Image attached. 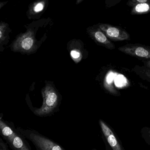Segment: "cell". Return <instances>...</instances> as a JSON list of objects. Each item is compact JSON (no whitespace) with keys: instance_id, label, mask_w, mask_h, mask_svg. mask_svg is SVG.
Returning <instances> with one entry per match:
<instances>
[{"instance_id":"1","label":"cell","mask_w":150,"mask_h":150,"mask_svg":"<svg viewBox=\"0 0 150 150\" xmlns=\"http://www.w3.org/2000/svg\"><path fill=\"white\" fill-rule=\"evenodd\" d=\"M18 133L30 141L37 150H66L61 145L35 130L16 128Z\"/></svg>"},{"instance_id":"2","label":"cell","mask_w":150,"mask_h":150,"mask_svg":"<svg viewBox=\"0 0 150 150\" xmlns=\"http://www.w3.org/2000/svg\"><path fill=\"white\" fill-rule=\"evenodd\" d=\"M36 48L35 32L32 27H27L26 32L18 35L11 43V50L16 52L30 53Z\"/></svg>"},{"instance_id":"3","label":"cell","mask_w":150,"mask_h":150,"mask_svg":"<svg viewBox=\"0 0 150 150\" xmlns=\"http://www.w3.org/2000/svg\"><path fill=\"white\" fill-rule=\"evenodd\" d=\"M43 103L41 107L34 111V113L39 116L50 114L53 112L58 104V95L51 85L47 84L42 90Z\"/></svg>"},{"instance_id":"4","label":"cell","mask_w":150,"mask_h":150,"mask_svg":"<svg viewBox=\"0 0 150 150\" xmlns=\"http://www.w3.org/2000/svg\"><path fill=\"white\" fill-rule=\"evenodd\" d=\"M99 124L105 140L112 150H125L117 134L114 130L102 120Z\"/></svg>"},{"instance_id":"5","label":"cell","mask_w":150,"mask_h":150,"mask_svg":"<svg viewBox=\"0 0 150 150\" xmlns=\"http://www.w3.org/2000/svg\"><path fill=\"white\" fill-rule=\"evenodd\" d=\"M108 38L114 41H122L130 39V36L126 31L120 27L109 24L100 23L97 24Z\"/></svg>"},{"instance_id":"6","label":"cell","mask_w":150,"mask_h":150,"mask_svg":"<svg viewBox=\"0 0 150 150\" xmlns=\"http://www.w3.org/2000/svg\"><path fill=\"white\" fill-rule=\"evenodd\" d=\"M121 52L139 59H150V47L141 44H128L119 48Z\"/></svg>"},{"instance_id":"7","label":"cell","mask_w":150,"mask_h":150,"mask_svg":"<svg viewBox=\"0 0 150 150\" xmlns=\"http://www.w3.org/2000/svg\"><path fill=\"white\" fill-rule=\"evenodd\" d=\"M49 0H36L30 4L27 11L30 19H39L48 8Z\"/></svg>"},{"instance_id":"8","label":"cell","mask_w":150,"mask_h":150,"mask_svg":"<svg viewBox=\"0 0 150 150\" xmlns=\"http://www.w3.org/2000/svg\"><path fill=\"white\" fill-rule=\"evenodd\" d=\"M87 32L90 37L97 43L102 44L109 49L115 48L114 45L108 39L104 32L99 28L97 24L87 28Z\"/></svg>"},{"instance_id":"9","label":"cell","mask_w":150,"mask_h":150,"mask_svg":"<svg viewBox=\"0 0 150 150\" xmlns=\"http://www.w3.org/2000/svg\"><path fill=\"white\" fill-rule=\"evenodd\" d=\"M16 131L14 137L8 143L9 148L12 150H32L26 138L16 130Z\"/></svg>"},{"instance_id":"10","label":"cell","mask_w":150,"mask_h":150,"mask_svg":"<svg viewBox=\"0 0 150 150\" xmlns=\"http://www.w3.org/2000/svg\"><path fill=\"white\" fill-rule=\"evenodd\" d=\"M16 133V128L5 122L0 117V136L7 143L9 142Z\"/></svg>"},{"instance_id":"11","label":"cell","mask_w":150,"mask_h":150,"mask_svg":"<svg viewBox=\"0 0 150 150\" xmlns=\"http://www.w3.org/2000/svg\"><path fill=\"white\" fill-rule=\"evenodd\" d=\"M10 32L8 25L4 22H0V46L7 43Z\"/></svg>"},{"instance_id":"12","label":"cell","mask_w":150,"mask_h":150,"mask_svg":"<svg viewBox=\"0 0 150 150\" xmlns=\"http://www.w3.org/2000/svg\"><path fill=\"white\" fill-rule=\"evenodd\" d=\"M150 11V2L139 4L133 7L131 10L132 15L145 14Z\"/></svg>"},{"instance_id":"13","label":"cell","mask_w":150,"mask_h":150,"mask_svg":"<svg viewBox=\"0 0 150 150\" xmlns=\"http://www.w3.org/2000/svg\"><path fill=\"white\" fill-rule=\"evenodd\" d=\"M141 136L144 141L150 146V127H144L141 130Z\"/></svg>"},{"instance_id":"14","label":"cell","mask_w":150,"mask_h":150,"mask_svg":"<svg viewBox=\"0 0 150 150\" xmlns=\"http://www.w3.org/2000/svg\"><path fill=\"white\" fill-rule=\"evenodd\" d=\"M71 56L76 62H79L82 59V55L78 50H74L71 51Z\"/></svg>"},{"instance_id":"15","label":"cell","mask_w":150,"mask_h":150,"mask_svg":"<svg viewBox=\"0 0 150 150\" xmlns=\"http://www.w3.org/2000/svg\"><path fill=\"white\" fill-rule=\"evenodd\" d=\"M150 2V0H129L127 3L129 6L134 7L135 5L139 4L146 3Z\"/></svg>"},{"instance_id":"16","label":"cell","mask_w":150,"mask_h":150,"mask_svg":"<svg viewBox=\"0 0 150 150\" xmlns=\"http://www.w3.org/2000/svg\"><path fill=\"white\" fill-rule=\"evenodd\" d=\"M8 144L7 142L0 137V150H10Z\"/></svg>"},{"instance_id":"17","label":"cell","mask_w":150,"mask_h":150,"mask_svg":"<svg viewBox=\"0 0 150 150\" xmlns=\"http://www.w3.org/2000/svg\"><path fill=\"white\" fill-rule=\"evenodd\" d=\"M140 72L142 74L146 76L148 78L150 79V69L148 68H144L142 69V70H140Z\"/></svg>"},{"instance_id":"18","label":"cell","mask_w":150,"mask_h":150,"mask_svg":"<svg viewBox=\"0 0 150 150\" xmlns=\"http://www.w3.org/2000/svg\"><path fill=\"white\" fill-rule=\"evenodd\" d=\"M123 77V76H118L116 81V85L119 86H122L123 85V83H124L123 82L124 80H125V78H124V79H122V78Z\"/></svg>"},{"instance_id":"19","label":"cell","mask_w":150,"mask_h":150,"mask_svg":"<svg viewBox=\"0 0 150 150\" xmlns=\"http://www.w3.org/2000/svg\"><path fill=\"white\" fill-rule=\"evenodd\" d=\"M144 63V66L150 69V59L144 61L143 62Z\"/></svg>"},{"instance_id":"20","label":"cell","mask_w":150,"mask_h":150,"mask_svg":"<svg viewBox=\"0 0 150 150\" xmlns=\"http://www.w3.org/2000/svg\"><path fill=\"white\" fill-rule=\"evenodd\" d=\"M7 3V2H0V9Z\"/></svg>"},{"instance_id":"21","label":"cell","mask_w":150,"mask_h":150,"mask_svg":"<svg viewBox=\"0 0 150 150\" xmlns=\"http://www.w3.org/2000/svg\"><path fill=\"white\" fill-rule=\"evenodd\" d=\"M105 143L106 147V150H112V149L111 148H110V146H109L108 144L107 143L105 142Z\"/></svg>"},{"instance_id":"22","label":"cell","mask_w":150,"mask_h":150,"mask_svg":"<svg viewBox=\"0 0 150 150\" xmlns=\"http://www.w3.org/2000/svg\"><path fill=\"white\" fill-rule=\"evenodd\" d=\"M84 0H76V5H78V4H80Z\"/></svg>"}]
</instances>
